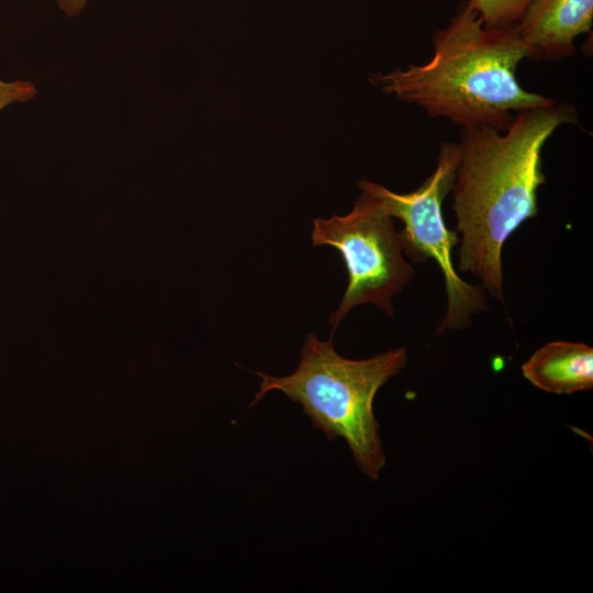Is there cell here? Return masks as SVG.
<instances>
[{"label":"cell","mask_w":593,"mask_h":593,"mask_svg":"<svg viewBox=\"0 0 593 593\" xmlns=\"http://www.w3.org/2000/svg\"><path fill=\"white\" fill-rule=\"evenodd\" d=\"M568 102L516 113L505 131L461 127L460 161L451 188L460 235L459 271L474 275L483 290L504 300L502 250L507 238L538 214V188L546 183L541 150L560 126L578 124Z\"/></svg>","instance_id":"6da1fadb"},{"label":"cell","mask_w":593,"mask_h":593,"mask_svg":"<svg viewBox=\"0 0 593 593\" xmlns=\"http://www.w3.org/2000/svg\"><path fill=\"white\" fill-rule=\"evenodd\" d=\"M433 46L428 61L374 74L370 81L421 107L428 116L445 118L461 127L505 131L516 113L555 101L519 83L517 66L530 54L516 25L486 27L467 1L447 26L436 30Z\"/></svg>","instance_id":"7a4b0ae2"},{"label":"cell","mask_w":593,"mask_h":593,"mask_svg":"<svg viewBox=\"0 0 593 593\" xmlns=\"http://www.w3.org/2000/svg\"><path fill=\"white\" fill-rule=\"evenodd\" d=\"M406 361L404 347L367 359H347L336 353L332 338L323 342L310 333L294 372L278 378L255 371L261 382L250 406L268 392L281 391L302 405L313 426L328 440L345 439L359 469L377 480L387 459L373 414V400Z\"/></svg>","instance_id":"3957f363"},{"label":"cell","mask_w":593,"mask_h":593,"mask_svg":"<svg viewBox=\"0 0 593 593\" xmlns=\"http://www.w3.org/2000/svg\"><path fill=\"white\" fill-rule=\"evenodd\" d=\"M460 161L458 142H443L435 170L414 191L396 193L367 180L358 187L376 195L387 212L403 222L400 236L404 255L414 262L433 259L445 282L447 306L435 335L470 326L471 317L488 309L482 287L462 280L452 262V249L460 243L459 234L445 223L443 202L451 191Z\"/></svg>","instance_id":"277c9868"},{"label":"cell","mask_w":593,"mask_h":593,"mask_svg":"<svg viewBox=\"0 0 593 593\" xmlns=\"http://www.w3.org/2000/svg\"><path fill=\"white\" fill-rule=\"evenodd\" d=\"M361 191L346 215L313 221V245L336 248L348 273L344 296L329 317L332 336L346 314L360 304L371 303L393 317L392 299L414 277L394 217L376 195Z\"/></svg>","instance_id":"5b68a950"},{"label":"cell","mask_w":593,"mask_h":593,"mask_svg":"<svg viewBox=\"0 0 593 593\" xmlns=\"http://www.w3.org/2000/svg\"><path fill=\"white\" fill-rule=\"evenodd\" d=\"M593 0H534L516 24L532 60H560L575 53V38L591 32Z\"/></svg>","instance_id":"8992f818"},{"label":"cell","mask_w":593,"mask_h":593,"mask_svg":"<svg viewBox=\"0 0 593 593\" xmlns=\"http://www.w3.org/2000/svg\"><path fill=\"white\" fill-rule=\"evenodd\" d=\"M522 372L536 388L555 394H573L593 387V348L580 342L545 344L522 365Z\"/></svg>","instance_id":"52a82bcc"},{"label":"cell","mask_w":593,"mask_h":593,"mask_svg":"<svg viewBox=\"0 0 593 593\" xmlns=\"http://www.w3.org/2000/svg\"><path fill=\"white\" fill-rule=\"evenodd\" d=\"M534 0H467L486 27L515 26Z\"/></svg>","instance_id":"ba28073f"},{"label":"cell","mask_w":593,"mask_h":593,"mask_svg":"<svg viewBox=\"0 0 593 593\" xmlns=\"http://www.w3.org/2000/svg\"><path fill=\"white\" fill-rule=\"evenodd\" d=\"M36 89L29 81H0V110L13 102H25L33 99Z\"/></svg>","instance_id":"9c48e42d"},{"label":"cell","mask_w":593,"mask_h":593,"mask_svg":"<svg viewBox=\"0 0 593 593\" xmlns=\"http://www.w3.org/2000/svg\"><path fill=\"white\" fill-rule=\"evenodd\" d=\"M59 8L68 16L78 14L85 7L86 0H56Z\"/></svg>","instance_id":"30bf717a"}]
</instances>
